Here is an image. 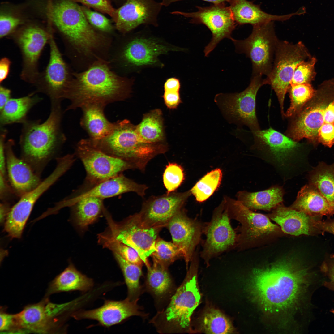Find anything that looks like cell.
<instances>
[{"mask_svg": "<svg viewBox=\"0 0 334 334\" xmlns=\"http://www.w3.org/2000/svg\"><path fill=\"white\" fill-rule=\"evenodd\" d=\"M68 169L65 162L58 161L55 169L49 176L36 188L22 196L10 209L4 223L5 230L12 236H21L36 201Z\"/></svg>", "mask_w": 334, "mask_h": 334, "instance_id": "cell-17", "label": "cell"}, {"mask_svg": "<svg viewBox=\"0 0 334 334\" xmlns=\"http://www.w3.org/2000/svg\"><path fill=\"white\" fill-rule=\"evenodd\" d=\"M262 76H252L250 83L243 91L221 94V105L225 113L248 126L253 131L259 129L255 113V99L259 88L266 84Z\"/></svg>", "mask_w": 334, "mask_h": 334, "instance_id": "cell-18", "label": "cell"}, {"mask_svg": "<svg viewBox=\"0 0 334 334\" xmlns=\"http://www.w3.org/2000/svg\"><path fill=\"white\" fill-rule=\"evenodd\" d=\"M109 226L107 232L120 242L135 249L147 268L151 266L148 258L155 250V244L160 228L143 225L136 214L117 223L106 210L104 211Z\"/></svg>", "mask_w": 334, "mask_h": 334, "instance_id": "cell-14", "label": "cell"}, {"mask_svg": "<svg viewBox=\"0 0 334 334\" xmlns=\"http://www.w3.org/2000/svg\"><path fill=\"white\" fill-rule=\"evenodd\" d=\"M42 27L34 24L25 25L14 32L13 37L20 50L23 59L21 76L26 82L34 84L39 74L38 60L51 34Z\"/></svg>", "mask_w": 334, "mask_h": 334, "instance_id": "cell-16", "label": "cell"}, {"mask_svg": "<svg viewBox=\"0 0 334 334\" xmlns=\"http://www.w3.org/2000/svg\"><path fill=\"white\" fill-rule=\"evenodd\" d=\"M11 208L10 205L7 203L5 202L1 203L0 205L1 224H4Z\"/></svg>", "mask_w": 334, "mask_h": 334, "instance_id": "cell-59", "label": "cell"}, {"mask_svg": "<svg viewBox=\"0 0 334 334\" xmlns=\"http://www.w3.org/2000/svg\"><path fill=\"white\" fill-rule=\"evenodd\" d=\"M1 332H15L18 331L16 315L10 314L3 311L0 314Z\"/></svg>", "mask_w": 334, "mask_h": 334, "instance_id": "cell-51", "label": "cell"}, {"mask_svg": "<svg viewBox=\"0 0 334 334\" xmlns=\"http://www.w3.org/2000/svg\"><path fill=\"white\" fill-rule=\"evenodd\" d=\"M93 285L92 279L78 271L71 263L53 280L47 294L75 290L85 292L92 289Z\"/></svg>", "mask_w": 334, "mask_h": 334, "instance_id": "cell-32", "label": "cell"}, {"mask_svg": "<svg viewBox=\"0 0 334 334\" xmlns=\"http://www.w3.org/2000/svg\"><path fill=\"white\" fill-rule=\"evenodd\" d=\"M252 132L257 142L280 161L292 157L300 147L298 142L271 128Z\"/></svg>", "mask_w": 334, "mask_h": 334, "instance_id": "cell-30", "label": "cell"}, {"mask_svg": "<svg viewBox=\"0 0 334 334\" xmlns=\"http://www.w3.org/2000/svg\"><path fill=\"white\" fill-rule=\"evenodd\" d=\"M230 219L224 201L214 210L210 221L204 224L206 238L199 254L208 266L212 258L236 247L238 234Z\"/></svg>", "mask_w": 334, "mask_h": 334, "instance_id": "cell-13", "label": "cell"}, {"mask_svg": "<svg viewBox=\"0 0 334 334\" xmlns=\"http://www.w3.org/2000/svg\"><path fill=\"white\" fill-rule=\"evenodd\" d=\"M179 92L174 91H164L163 97L165 105L169 109H176L181 103Z\"/></svg>", "mask_w": 334, "mask_h": 334, "instance_id": "cell-53", "label": "cell"}, {"mask_svg": "<svg viewBox=\"0 0 334 334\" xmlns=\"http://www.w3.org/2000/svg\"><path fill=\"white\" fill-rule=\"evenodd\" d=\"M113 254L122 271L127 286V298L131 301H138L142 292L139 283L142 267L129 262L117 253Z\"/></svg>", "mask_w": 334, "mask_h": 334, "instance_id": "cell-40", "label": "cell"}, {"mask_svg": "<svg viewBox=\"0 0 334 334\" xmlns=\"http://www.w3.org/2000/svg\"><path fill=\"white\" fill-rule=\"evenodd\" d=\"M132 82L131 79L115 74L106 62L99 59L70 79L64 97L71 102L66 110L89 103L106 105L122 100L129 93Z\"/></svg>", "mask_w": 334, "mask_h": 334, "instance_id": "cell-2", "label": "cell"}, {"mask_svg": "<svg viewBox=\"0 0 334 334\" xmlns=\"http://www.w3.org/2000/svg\"><path fill=\"white\" fill-rule=\"evenodd\" d=\"M316 62V58L312 57L300 62L294 71L290 84H311L316 74L315 69Z\"/></svg>", "mask_w": 334, "mask_h": 334, "instance_id": "cell-46", "label": "cell"}, {"mask_svg": "<svg viewBox=\"0 0 334 334\" xmlns=\"http://www.w3.org/2000/svg\"><path fill=\"white\" fill-rule=\"evenodd\" d=\"M147 269L146 286L148 291L158 298L170 293L173 284L167 268L153 259L152 265Z\"/></svg>", "mask_w": 334, "mask_h": 334, "instance_id": "cell-35", "label": "cell"}, {"mask_svg": "<svg viewBox=\"0 0 334 334\" xmlns=\"http://www.w3.org/2000/svg\"><path fill=\"white\" fill-rule=\"evenodd\" d=\"M199 326L200 331L206 334H231L235 331L230 320L213 308L205 310L200 318Z\"/></svg>", "mask_w": 334, "mask_h": 334, "instance_id": "cell-39", "label": "cell"}, {"mask_svg": "<svg viewBox=\"0 0 334 334\" xmlns=\"http://www.w3.org/2000/svg\"><path fill=\"white\" fill-rule=\"evenodd\" d=\"M225 201L230 219L238 221L241 224L236 230L239 232L236 249H246L259 240L283 232L280 227L271 222L267 216L253 212L238 200Z\"/></svg>", "mask_w": 334, "mask_h": 334, "instance_id": "cell-10", "label": "cell"}, {"mask_svg": "<svg viewBox=\"0 0 334 334\" xmlns=\"http://www.w3.org/2000/svg\"><path fill=\"white\" fill-rule=\"evenodd\" d=\"M252 32L242 40L233 39L236 51L243 53L250 59L252 76L265 75L270 73L275 53L280 41L275 32L274 21L253 26Z\"/></svg>", "mask_w": 334, "mask_h": 334, "instance_id": "cell-8", "label": "cell"}, {"mask_svg": "<svg viewBox=\"0 0 334 334\" xmlns=\"http://www.w3.org/2000/svg\"><path fill=\"white\" fill-rule=\"evenodd\" d=\"M32 93L18 98H11L0 110L1 127L15 123L23 124L30 110L41 99Z\"/></svg>", "mask_w": 334, "mask_h": 334, "instance_id": "cell-34", "label": "cell"}, {"mask_svg": "<svg viewBox=\"0 0 334 334\" xmlns=\"http://www.w3.org/2000/svg\"><path fill=\"white\" fill-rule=\"evenodd\" d=\"M11 91L1 85L0 86V110L11 98Z\"/></svg>", "mask_w": 334, "mask_h": 334, "instance_id": "cell-58", "label": "cell"}, {"mask_svg": "<svg viewBox=\"0 0 334 334\" xmlns=\"http://www.w3.org/2000/svg\"><path fill=\"white\" fill-rule=\"evenodd\" d=\"M309 184L315 187L334 206V163L319 162L310 172Z\"/></svg>", "mask_w": 334, "mask_h": 334, "instance_id": "cell-37", "label": "cell"}, {"mask_svg": "<svg viewBox=\"0 0 334 334\" xmlns=\"http://www.w3.org/2000/svg\"><path fill=\"white\" fill-rule=\"evenodd\" d=\"M331 312L332 313H333V314H334V309H332V310H331Z\"/></svg>", "mask_w": 334, "mask_h": 334, "instance_id": "cell-61", "label": "cell"}, {"mask_svg": "<svg viewBox=\"0 0 334 334\" xmlns=\"http://www.w3.org/2000/svg\"><path fill=\"white\" fill-rule=\"evenodd\" d=\"M7 131L3 127L1 128L0 135V174L8 178L5 151V140Z\"/></svg>", "mask_w": 334, "mask_h": 334, "instance_id": "cell-52", "label": "cell"}, {"mask_svg": "<svg viewBox=\"0 0 334 334\" xmlns=\"http://www.w3.org/2000/svg\"><path fill=\"white\" fill-rule=\"evenodd\" d=\"M286 132L296 141L307 139L314 146L334 144V79L323 81L314 95L293 117Z\"/></svg>", "mask_w": 334, "mask_h": 334, "instance_id": "cell-3", "label": "cell"}, {"mask_svg": "<svg viewBox=\"0 0 334 334\" xmlns=\"http://www.w3.org/2000/svg\"><path fill=\"white\" fill-rule=\"evenodd\" d=\"M137 302L130 300L127 298L120 301L107 300L100 307L77 312L73 314L72 316L77 320L88 319L96 320L101 325L109 327L118 324L132 316H146L147 315L141 310Z\"/></svg>", "mask_w": 334, "mask_h": 334, "instance_id": "cell-24", "label": "cell"}, {"mask_svg": "<svg viewBox=\"0 0 334 334\" xmlns=\"http://www.w3.org/2000/svg\"><path fill=\"white\" fill-rule=\"evenodd\" d=\"M190 192H172L151 197L143 203L137 216L142 224L147 227L160 228L167 226L170 221L181 210Z\"/></svg>", "mask_w": 334, "mask_h": 334, "instance_id": "cell-21", "label": "cell"}, {"mask_svg": "<svg viewBox=\"0 0 334 334\" xmlns=\"http://www.w3.org/2000/svg\"><path fill=\"white\" fill-rule=\"evenodd\" d=\"M184 179L182 167L178 164L169 162L165 167L163 175L164 186L167 194L172 192L181 184Z\"/></svg>", "mask_w": 334, "mask_h": 334, "instance_id": "cell-45", "label": "cell"}, {"mask_svg": "<svg viewBox=\"0 0 334 334\" xmlns=\"http://www.w3.org/2000/svg\"><path fill=\"white\" fill-rule=\"evenodd\" d=\"M14 145L12 139L5 143L6 170L13 192L21 197L36 188L41 181L29 164L16 156L13 150Z\"/></svg>", "mask_w": 334, "mask_h": 334, "instance_id": "cell-25", "label": "cell"}, {"mask_svg": "<svg viewBox=\"0 0 334 334\" xmlns=\"http://www.w3.org/2000/svg\"><path fill=\"white\" fill-rule=\"evenodd\" d=\"M70 302L55 304L47 299L25 307L16 314L18 327L22 332L47 333L57 327V319L71 307Z\"/></svg>", "mask_w": 334, "mask_h": 334, "instance_id": "cell-19", "label": "cell"}, {"mask_svg": "<svg viewBox=\"0 0 334 334\" xmlns=\"http://www.w3.org/2000/svg\"><path fill=\"white\" fill-rule=\"evenodd\" d=\"M98 240L104 247L118 254L129 262L142 267L143 262L138 252L132 247L118 241L106 232L99 234Z\"/></svg>", "mask_w": 334, "mask_h": 334, "instance_id": "cell-42", "label": "cell"}, {"mask_svg": "<svg viewBox=\"0 0 334 334\" xmlns=\"http://www.w3.org/2000/svg\"><path fill=\"white\" fill-rule=\"evenodd\" d=\"M103 200L96 197H88L81 199L72 206L75 221L79 228L86 229L96 221L104 209Z\"/></svg>", "mask_w": 334, "mask_h": 334, "instance_id": "cell-38", "label": "cell"}, {"mask_svg": "<svg viewBox=\"0 0 334 334\" xmlns=\"http://www.w3.org/2000/svg\"><path fill=\"white\" fill-rule=\"evenodd\" d=\"M76 153L85 168L86 181L89 189L126 170L135 168L129 162L100 150L93 145L89 139L79 142Z\"/></svg>", "mask_w": 334, "mask_h": 334, "instance_id": "cell-12", "label": "cell"}, {"mask_svg": "<svg viewBox=\"0 0 334 334\" xmlns=\"http://www.w3.org/2000/svg\"><path fill=\"white\" fill-rule=\"evenodd\" d=\"M11 62L6 57L2 58L0 61V83L1 84L7 77L10 70Z\"/></svg>", "mask_w": 334, "mask_h": 334, "instance_id": "cell-56", "label": "cell"}, {"mask_svg": "<svg viewBox=\"0 0 334 334\" xmlns=\"http://www.w3.org/2000/svg\"><path fill=\"white\" fill-rule=\"evenodd\" d=\"M52 35L49 41L48 63L42 74L39 73L34 84L37 91L46 95L51 101H61L64 99L70 79L66 65Z\"/></svg>", "mask_w": 334, "mask_h": 334, "instance_id": "cell-20", "label": "cell"}, {"mask_svg": "<svg viewBox=\"0 0 334 334\" xmlns=\"http://www.w3.org/2000/svg\"><path fill=\"white\" fill-rule=\"evenodd\" d=\"M302 41L293 44L280 40L274 56L271 70L264 79L266 84L270 85L277 97L282 116L284 102L294 71L301 62L312 57Z\"/></svg>", "mask_w": 334, "mask_h": 334, "instance_id": "cell-9", "label": "cell"}, {"mask_svg": "<svg viewBox=\"0 0 334 334\" xmlns=\"http://www.w3.org/2000/svg\"><path fill=\"white\" fill-rule=\"evenodd\" d=\"M183 50L161 38L141 31L134 34L126 43L122 58L126 65L136 72L148 67H162L164 64L159 58L160 56Z\"/></svg>", "mask_w": 334, "mask_h": 334, "instance_id": "cell-11", "label": "cell"}, {"mask_svg": "<svg viewBox=\"0 0 334 334\" xmlns=\"http://www.w3.org/2000/svg\"><path fill=\"white\" fill-rule=\"evenodd\" d=\"M81 8L88 22L94 27L104 32H109L112 30L113 27L110 21L105 16L86 6H82Z\"/></svg>", "mask_w": 334, "mask_h": 334, "instance_id": "cell-48", "label": "cell"}, {"mask_svg": "<svg viewBox=\"0 0 334 334\" xmlns=\"http://www.w3.org/2000/svg\"><path fill=\"white\" fill-rule=\"evenodd\" d=\"M196 7L198 10L195 12L177 11L171 13L191 18V23L203 24L210 30L212 37L204 50L205 56H208L221 40L225 38L232 39L231 35L236 27V23L229 6H226L225 3Z\"/></svg>", "mask_w": 334, "mask_h": 334, "instance_id": "cell-15", "label": "cell"}, {"mask_svg": "<svg viewBox=\"0 0 334 334\" xmlns=\"http://www.w3.org/2000/svg\"><path fill=\"white\" fill-rule=\"evenodd\" d=\"M161 111L156 109L144 114L141 122L136 126L138 133L145 142L161 143L165 138L163 119Z\"/></svg>", "mask_w": 334, "mask_h": 334, "instance_id": "cell-36", "label": "cell"}, {"mask_svg": "<svg viewBox=\"0 0 334 334\" xmlns=\"http://www.w3.org/2000/svg\"><path fill=\"white\" fill-rule=\"evenodd\" d=\"M229 7L236 23L240 25L248 24L254 26L271 21H284L293 16L305 12L303 8L297 11L287 15H276L262 10L259 5L247 0H229Z\"/></svg>", "mask_w": 334, "mask_h": 334, "instance_id": "cell-28", "label": "cell"}, {"mask_svg": "<svg viewBox=\"0 0 334 334\" xmlns=\"http://www.w3.org/2000/svg\"><path fill=\"white\" fill-rule=\"evenodd\" d=\"M7 178L0 174V198L4 200L9 195L13 192L12 189L7 182Z\"/></svg>", "mask_w": 334, "mask_h": 334, "instance_id": "cell-55", "label": "cell"}, {"mask_svg": "<svg viewBox=\"0 0 334 334\" xmlns=\"http://www.w3.org/2000/svg\"><path fill=\"white\" fill-rule=\"evenodd\" d=\"M44 10L50 25L79 52L89 54L105 45L104 37L90 24L76 2L47 0Z\"/></svg>", "mask_w": 334, "mask_h": 334, "instance_id": "cell-5", "label": "cell"}, {"mask_svg": "<svg viewBox=\"0 0 334 334\" xmlns=\"http://www.w3.org/2000/svg\"><path fill=\"white\" fill-rule=\"evenodd\" d=\"M320 270L325 278L323 285L334 291V255L322 263Z\"/></svg>", "mask_w": 334, "mask_h": 334, "instance_id": "cell-50", "label": "cell"}, {"mask_svg": "<svg viewBox=\"0 0 334 334\" xmlns=\"http://www.w3.org/2000/svg\"><path fill=\"white\" fill-rule=\"evenodd\" d=\"M199 253L196 251L186 277L171 298L168 306L150 322L161 333L190 332L191 315L201 299L197 282Z\"/></svg>", "mask_w": 334, "mask_h": 334, "instance_id": "cell-6", "label": "cell"}, {"mask_svg": "<svg viewBox=\"0 0 334 334\" xmlns=\"http://www.w3.org/2000/svg\"><path fill=\"white\" fill-rule=\"evenodd\" d=\"M323 277L292 258L278 261L255 269L247 284L252 298L270 313L286 312L297 308L310 298Z\"/></svg>", "mask_w": 334, "mask_h": 334, "instance_id": "cell-1", "label": "cell"}, {"mask_svg": "<svg viewBox=\"0 0 334 334\" xmlns=\"http://www.w3.org/2000/svg\"><path fill=\"white\" fill-rule=\"evenodd\" d=\"M163 5L155 0H126L115 10L113 19L117 29L123 33L142 24L158 25V17Z\"/></svg>", "mask_w": 334, "mask_h": 334, "instance_id": "cell-22", "label": "cell"}, {"mask_svg": "<svg viewBox=\"0 0 334 334\" xmlns=\"http://www.w3.org/2000/svg\"><path fill=\"white\" fill-rule=\"evenodd\" d=\"M152 255L153 259L167 268L178 258L183 257L181 250L173 242L161 238L157 239L155 250Z\"/></svg>", "mask_w": 334, "mask_h": 334, "instance_id": "cell-44", "label": "cell"}, {"mask_svg": "<svg viewBox=\"0 0 334 334\" xmlns=\"http://www.w3.org/2000/svg\"><path fill=\"white\" fill-rule=\"evenodd\" d=\"M61 101H51L50 113L44 122L27 120L22 124L19 141L21 158L39 176L66 139L61 128Z\"/></svg>", "mask_w": 334, "mask_h": 334, "instance_id": "cell-4", "label": "cell"}, {"mask_svg": "<svg viewBox=\"0 0 334 334\" xmlns=\"http://www.w3.org/2000/svg\"><path fill=\"white\" fill-rule=\"evenodd\" d=\"M284 194L283 188L276 186L255 192L240 191L238 197V201L251 210L270 211L282 203Z\"/></svg>", "mask_w": 334, "mask_h": 334, "instance_id": "cell-33", "label": "cell"}, {"mask_svg": "<svg viewBox=\"0 0 334 334\" xmlns=\"http://www.w3.org/2000/svg\"><path fill=\"white\" fill-rule=\"evenodd\" d=\"M288 92L291 100L290 105L284 116L293 117L298 113L315 94L311 84H290Z\"/></svg>", "mask_w": 334, "mask_h": 334, "instance_id": "cell-41", "label": "cell"}, {"mask_svg": "<svg viewBox=\"0 0 334 334\" xmlns=\"http://www.w3.org/2000/svg\"><path fill=\"white\" fill-rule=\"evenodd\" d=\"M90 141L101 151L129 162L135 168L142 171L152 159L166 150L162 143L144 141L138 133L136 126L127 119L114 122L111 132L103 139L96 142Z\"/></svg>", "mask_w": 334, "mask_h": 334, "instance_id": "cell-7", "label": "cell"}, {"mask_svg": "<svg viewBox=\"0 0 334 334\" xmlns=\"http://www.w3.org/2000/svg\"><path fill=\"white\" fill-rule=\"evenodd\" d=\"M181 84L179 79L175 77H170L167 79L164 83V91H174L179 92Z\"/></svg>", "mask_w": 334, "mask_h": 334, "instance_id": "cell-57", "label": "cell"}, {"mask_svg": "<svg viewBox=\"0 0 334 334\" xmlns=\"http://www.w3.org/2000/svg\"><path fill=\"white\" fill-rule=\"evenodd\" d=\"M222 175L221 170L216 169L208 173L196 183L190 192L197 201L203 202L211 196L220 186Z\"/></svg>", "mask_w": 334, "mask_h": 334, "instance_id": "cell-43", "label": "cell"}, {"mask_svg": "<svg viewBox=\"0 0 334 334\" xmlns=\"http://www.w3.org/2000/svg\"><path fill=\"white\" fill-rule=\"evenodd\" d=\"M267 216L279 225L285 233L296 236L320 233L315 225L316 221L322 217L310 216L302 212L286 207L282 203Z\"/></svg>", "mask_w": 334, "mask_h": 334, "instance_id": "cell-27", "label": "cell"}, {"mask_svg": "<svg viewBox=\"0 0 334 334\" xmlns=\"http://www.w3.org/2000/svg\"><path fill=\"white\" fill-rule=\"evenodd\" d=\"M147 186L138 184L126 177L122 174L101 182L93 187L73 197L60 202L57 204L60 209L63 207L72 206L84 198L94 197L104 199L129 192L136 193L143 196Z\"/></svg>", "mask_w": 334, "mask_h": 334, "instance_id": "cell-26", "label": "cell"}, {"mask_svg": "<svg viewBox=\"0 0 334 334\" xmlns=\"http://www.w3.org/2000/svg\"><path fill=\"white\" fill-rule=\"evenodd\" d=\"M204 224L196 218L189 217L181 210L167 225L173 242L182 252L187 268L200 242Z\"/></svg>", "mask_w": 334, "mask_h": 334, "instance_id": "cell-23", "label": "cell"}, {"mask_svg": "<svg viewBox=\"0 0 334 334\" xmlns=\"http://www.w3.org/2000/svg\"><path fill=\"white\" fill-rule=\"evenodd\" d=\"M184 0H162L161 2L163 6L167 7L169 6L172 3L175 2L181 1ZM212 2L213 4L225 3V2H228L229 0H202Z\"/></svg>", "mask_w": 334, "mask_h": 334, "instance_id": "cell-60", "label": "cell"}, {"mask_svg": "<svg viewBox=\"0 0 334 334\" xmlns=\"http://www.w3.org/2000/svg\"><path fill=\"white\" fill-rule=\"evenodd\" d=\"M105 106L100 103H92L81 108L83 115L80 124L88 134L92 141L103 139L113 128L114 123L110 122L105 115L104 110Z\"/></svg>", "mask_w": 334, "mask_h": 334, "instance_id": "cell-31", "label": "cell"}, {"mask_svg": "<svg viewBox=\"0 0 334 334\" xmlns=\"http://www.w3.org/2000/svg\"><path fill=\"white\" fill-rule=\"evenodd\" d=\"M315 226L320 233L327 232L334 235V219L325 221L319 220L316 222Z\"/></svg>", "mask_w": 334, "mask_h": 334, "instance_id": "cell-54", "label": "cell"}, {"mask_svg": "<svg viewBox=\"0 0 334 334\" xmlns=\"http://www.w3.org/2000/svg\"><path fill=\"white\" fill-rule=\"evenodd\" d=\"M80 3L85 6L101 12L107 14L113 19L115 16V10L113 7L109 0H72Z\"/></svg>", "mask_w": 334, "mask_h": 334, "instance_id": "cell-49", "label": "cell"}, {"mask_svg": "<svg viewBox=\"0 0 334 334\" xmlns=\"http://www.w3.org/2000/svg\"><path fill=\"white\" fill-rule=\"evenodd\" d=\"M20 16L9 11H2L0 16V37L3 38L14 33L22 25Z\"/></svg>", "mask_w": 334, "mask_h": 334, "instance_id": "cell-47", "label": "cell"}, {"mask_svg": "<svg viewBox=\"0 0 334 334\" xmlns=\"http://www.w3.org/2000/svg\"><path fill=\"white\" fill-rule=\"evenodd\" d=\"M289 207L312 216L328 217L334 215V206L315 187L309 184L301 189Z\"/></svg>", "mask_w": 334, "mask_h": 334, "instance_id": "cell-29", "label": "cell"}]
</instances>
